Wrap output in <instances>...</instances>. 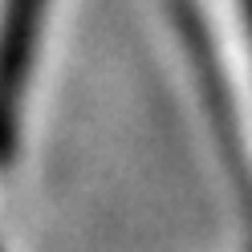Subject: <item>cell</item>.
I'll list each match as a JSON object with an SVG mask.
<instances>
[{
  "label": "cell",
  "mask_w": 252,
  "mask_h": 252,
  "mask_svg": "<svg viewBox=\"0 0 252 252\" xmlns=\"http://www.w3.org/2000/svg\"><path fill=\"white\" fill-rule=\"evenodd\" d=\"M171 29L236 212L252 224V0H171Z\"/></svg>",
  "instance_id": "obj_1"
},
{
  "label": "cell",
  "mask_w": 252,
  "mask_h": 252,
  "mask_svg": "<svg viewBox=\"0 0 252 252\" xmlns=\"http://www.w3.org/2000/svg\"><path fill=\"white\" fill-rule=\"evenodd\" d=\"M57 0H0V171L17 163Z\"/></svg>",
  "instance_id": "obj_2"
}]
</instances>
